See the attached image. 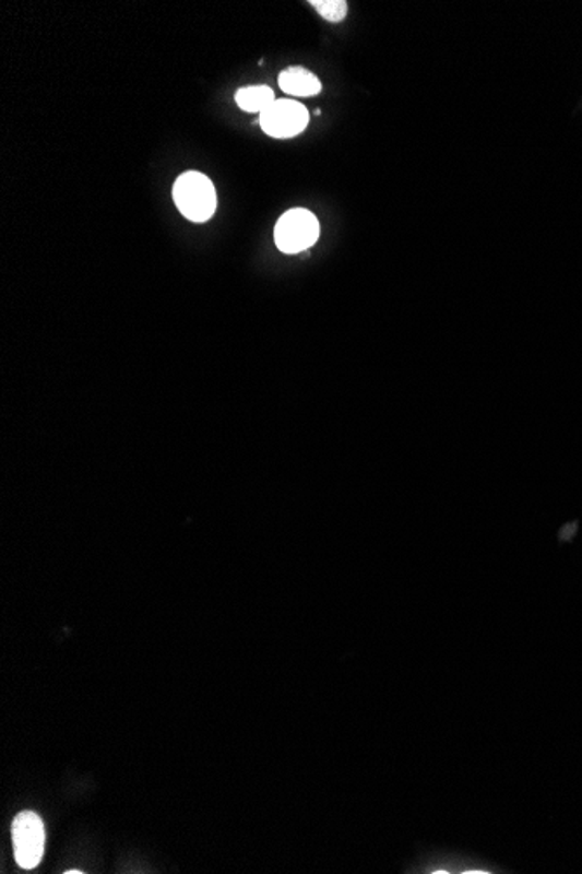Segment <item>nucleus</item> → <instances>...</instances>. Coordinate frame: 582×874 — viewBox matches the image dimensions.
Wrapping results in <instances>:
<instances>
[{
    "label": "nucleus",
    "mask_w": 582,
    "mask_h": 874,
    "mask_svg": "<svg viewBox=\"0 0 582 874\" xmlns=\"http://www.w3.org/2000/svg\"><path fill=\"white\" fill-rule=\"evenodd\" d=\"M46 845L43 818L35 812L26 810L14 818L13 847L14 858L23 870H34L39 866Z\"/></svg>",
    "instance_id": "nucleus-3"
},
{
    "label": "nucleus",
    "mask_w": 582,
    "mask_h": 874,
    "mask_svg": "<svg viewBox=\"0 0 582 874\" xmlns=\"http://www.w3.org/2000/svg\"><path fill=\"white\" fill-rule=\"evenodd\" d=\"M309 125V113L294 101H276L260 114L262 130L274 139H292L302 133Z\"/></svg>",
    "instance_id": "nucleus-4"
},
{
    "label": "nucleus",
    "mask_w": 582,
    "mask_h": 874,
    "mask_svg": "<svg viewBox=\"0 0 582 874\" xmlns=\"http://www.w3.org/2000/svg\"><path fill=\"white\" fill-rule=\"evenodd\" d=\"M280 87L294 96H316L321 93L320 79L304 67H289L280 75Z\"/></svg>",
    "instance_id": "nucleus-5"
},
{
    "label": "nucleus",
    "mask_w": 582,
    "mask_h": 874,
    "mask_svg": "<svg viewBox=\"0 0 582 874\" xmlns=\"http://www.w3.org/2000/svg\"><path fill=\"white\" fill-rule=\"evenodd\" d=\"M320 238V222L309 210L294 209L277 221L274 239L285 253H300Z\"/></svg>",
    "instance_id": "nucleus-2"
},
{
    "label": "nucleus",
    "mask_w": 582,
    "mask_h": 874,
    "mask_svg": "<svg viewBox=\"0 0 582 874\" xmlns=\"http://www.w3.org/2000/svg\"><path fill=\"white\" fill-rule=\"evenodd\" d=\"M175 204L183 217L192 222H206L216 210L215 186L206 175L187 172L173 187Z\"/></svg>",
    "instance_id": "nucleus-1"
},
{
    "label": "nucleus",
    "mask_w": 582,
    "mask_h": 874,
    "mask_svg": "<svg viewBox=\"0 0 582 874\" xmlns=\"http://www.w3.org/2000/svg\"><path fill=\"white\" fill-rule=\"evenodd\" d=\"M274 102H276L274 92H272L269 86L241 87V90L236 93V104H238L239 109L245 110V113L262 114L263 110H268Z\"/></svg>",
    "instance_id": "nucleus-6"
},
{
    "label": "nucleus",
    "mask_w": 582,
    "mask_h": 874,
    "mask_svg": "<svg viewBox=\"0 0 582 874\" xmlns=\"http://www.w3.org/2000/svg\"><path fill=\"white\" fill-rule=\"evenodd\" d=\"M79 873H83V871H78V870L66 871V874H79Z\"/></svg>",
    "instance_id": "nucleus-8"
},
{
    "label": "nucleus",
    "mask_w": 582,
    "mask_h": 874,
    "mask_svg": "<svg viewBox=\"0 0 582 874\" xmlns=\"http://www.w3.org/2000/svg\"><path fill=\"white\" fill-rule=\"evenodd\" d=\"M311 5L326 22L338 23L347 16L345 0H312Z\"/></svg>",
    "instance_id": "nucleus-7"
}]
</instances>
